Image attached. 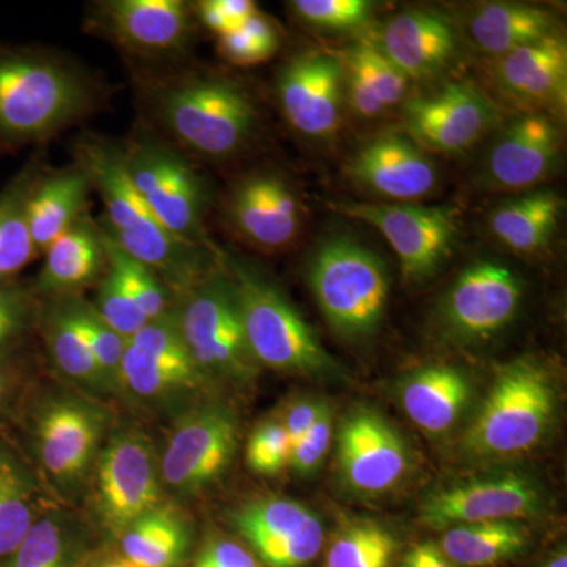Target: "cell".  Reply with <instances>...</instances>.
Returning a JSON list of instances; mask_svg holds the SVG:
<instances>
[{"label": "cell", "mask_w": 567, "mask_h": 567, "mask_svg": "<svg viewBox=\"0 0 567 567\" xmlns=\"http://www.w3.org/2000/svg\"><path fill=\"white\" fill-rule=\"evenodd\" d=\"M41 309L33 286L18 279L0 282V354L22 352L39 328Z\"/></svg>", "instance_id": "cell-40"}, {"label": "cell", "mask_w": 567, "mask_h": 567, "mask_svg": "<svg viewBox=\"0 0 567 567\" xmlns=\"http://www.w3.org/2000/svg\"><path fill=\"white\" fill-rule=\"evenodd\" d=\"M205 377L194 368L169 363L126 342L122 361V390L140 399L173 398L203 385Z\"/></svg>", "instance_id": "cell-35"}, {"label": "cell", "mask_w": 567, "mask_h": 567, "mask_svg": "<svg viewBox=\"0 0 567 567\" xmlns=\"http://www.w3.org/2000/svg\"><path fill=\"white\" fill-rule=\"evenodd\" d=\"M380 51L406 80H425L442 73L456 58V31L435 11H404L383 28Z\"/></svg>", "instance_id": "cell-22"}, {"label": "cell", "mask_w": 567, "mask_h": 567, "mask_svg": "<svg viewBox=\"0 0 567 567\" xmlns=\"http://www.w3.org/2000/svg\"><path fill=\"white\" fill-rule=\"evenodd\" d=\"M544 567H567V555L565 548L563 550L557 551Z\"/></svg>", "instance_id": "cell-51"}, {"label": "cell", "mask_w": 567, "mask_h": 567, "mask_svg": "<svg viewBox=\"0 0 567 567\" xmlns=\"http://www.w3.org/2000/svg\"><path fill=\"white\" fill-rule=\"evenodd\" d=\"M238 442V425L227 406L194 409L175 425L159 458L163 486L177 495H193L226 472Z\"/></svg>", "instance_id": "cell-12"}, {"label": "cell", "mask_w": 567, "mask_h": 567, "mask_svg": "<svg viewBox=\"0 0 567 567\" xmlns=\"http://www.w3.org/2000/svg\"><path fill=\"white\" fill-rule=\"evenodd\" d=\"M555 412V391L543 369L527 361L506 365L466 435L484 457L527 453L540 442Z\"/></svg>", "instance_id": "cell-6"}, {"label": "cell", "mask_w": 567, "mask_h": 567, "mask_svg": "<svg viewBox=\"0 0 567 567\" xmlns=\"http://www.w3.org/2000/svg\"><path fill=\"white\" fill-rule=\"evenodd\" d=\"M349 174L358 185L394 200H415L434 192L439 174L423 148L410 137L380 136L350 159Z\"/></svg>", "instance_id": "cell-21"}, {"label": "cell", "mask_w": 567, "mask_h": 567, "mask_svg": "<svg viewBox=\"0 0 567 567\" xmlns=\"http://www.w3.org/2000/svg\"><path fill=\"white\" fill-rule=\"evenodd\" d=\"M281 47L278 25L262 11H256L237 31L219 37V55L235 66H254L270 61Z\"/></svg>", "instance_id": "cell-41"}, {"label": "cell", "mask_w": 567, "mask_h": 567, "mask_svg": "<svg viewBox=\"0 0 567 567\" xmlns=\"http://www.w3.org/2000/svg\"><path fill=\"white\" fill-rule=\"evenodd\" d=\"M495 121V104L468 82L416 96L404 107L410 140L423 151L447 155L472 148Z\"/></svg>", "instance_id": "cell-13"}, {"label": "cell", "mask_w": 567, "mask_h": 567, "mask_svg": "<svg viewBox=\"0 0 567 567\" xmlns=\"http://www.w3.org/2000/svg\"><path fill=\"white\" fill-rule=\"evenodd\" d=\"M539 506V492L527 477L516 475L486 477L446 488L424 503L421 516L434 528L513 522L527 517Z\"/></svg>", "instance_id": "cell-19"}, {"label": "cell", "mask_w": 567, "mask_h": 567, "mask_svg": "<svg viewBox=\"0 0 567 567\" xmlns=\"http://www.w3.org/2000/svg\"><path fill=\"white\" fill-rule=\"evenodd\" d=\"M80 539L69 518L44 513L0 567H73Z\"/></svg>", "instance_id": "cell-36"}, {"label": "cell", "mask_w": 567, "mask_h": 567, "mask_svg": "<svg viewBox=\"0 0 567 567\" xmlns=\"http://www.w3.org/2000/svg\"><path fill=\"white\" fill-rule=\"evenodd\" d=\"M276 93L295 132L311 140H330L338 133L344 99L339 59L319 51L295 55L279 71Z\"/></svg>", "instance_id": "cell-14"}, {"label": "cell", "mask_w": 567, "mask_h": 567, "mask_svg": "<svg viewBox=\"0 0 567 567\" xmlns=\"http://www.w3.org/2000/svg\"><path fill=\"white\" fill-rule=\"evenodd\" d=\"M104 87L59 52L0 43V152L43 144L102 106Z\"/></svg>", "instance_id": "cell-2"}, {"label": "cell", "mask_w": 567, "mask_h": 567, "mask_svg": "<svg viewBox=\"0 0 567 567\" xmlns=\"http://www.w3.org/2000/svg\"><path fill=\"white\" fill-rule=\"evenodd\" d=\"M395 539L371 522L349 525L328 548L327 567H391Z\"/></svg>", "instance_id": "cell-38"}, {"label": "cell", "mask_w": 567, "mask_h": 567, "mask_svg": "<svg viewBox=\"0 0 567 567\" xmlns=\"http://www.w3.org/2000/svg\"><path fill=\"white\" fill-rule=\"evenodd\" d=\"M99 567H136L128 561V559H115V561L104 563Z\"/></svg>", "instance_id": "cell-52"}, {"label": "cell", "mask_w": 567, "mask_h": 567, "mask_svg": "<svg viewBox=\"0 0 567 567\" xmlns=\"http://www.w3.org/2000/svg\"><path fill=\"white\" fill-rule=\"evenodd\" d=\"M558 33L547 10L527 3L492 2L470 20V35L488 54L503 55Z\"/></svg>", "instance_id": "cell-30"}, {"label": "cell", "mask_w": 567, "mask_h": 567, "mask_svg": "<svg viewBox=\"0 0 567 567\" xmlns=\"http://www.w3.org/2000/svg\"><path fill=\"white\" fill-rule=\"evenodd\" d=\"M43 514L35 473L0 431V561L13 554Z\"/></svg>", "instance_id": "cell-26"}, {"label": "cell", "mask_w": 567, "mask_h": 567, "mask_svg": "<svg viewBox=\"0 0 567 567\" xmlns=\"http://www.w3.org/2000/svg\"><path fill=\"white\" fill-rule=\"evenodd\" d=\"M323 402L317 401H297L295 404L287 409L286 416L282 417L284 429H286L287 436H289L290 445L292 447L303 439L306 432L312 427L322 412Z\"/></svg>", "instance_id": "cell-49"}, {"label": "cell", "mask_w": 567, "mask_h": 567, "mask_svg": "<svg viewBox=\"0 0 567 567\" xmlns=\"http://www.w3.org/2000/svg\"><path fill=\"white\" fill-rule=\"evenodd\" d=\"M145 118L182 153L226 162L249 147L259 111L238 82L183 69L140 78Z\"/></svg>", "instance_id": "cell-1"}, {"label": "cell", "mask_w": 567, "mask_h": 567, "mask_svg": "<svg viewBox=\"0 0 567 567\" xmlns=\"http://www.w3.org/2000/svg\"><path fill=\"white\" fill-rule=\"evenodd\" d=\"M221 262L233 284L246 344L256 363L293 374L338 372V364L312 328L275 284L234 257L221 254Z\"/></svg>", "instance_id": "cell-3"}, {"label": "cell", "mask_w": 567, "mask_h": 567, "mask_svg": "<svg viewBox=\"0 0 567 567\" xmlns=\"http://www.w3.org/2000/svg\"><path fill=\"white\" fill-rule=\"evenodd\" d=\"M289 6L298 20L334 32L363 28L374 10L368 0H293Z\"/></svg>", "instance_id": "cell-42"}, {"label": "cell", "mask_w": 567, "mask_h": 567, "mask_svg": "<svg viewBox=\"0 0 567 567\" xmlns=\"http://www.w3.org/2000/svg\"><path fill=\"white\" fill-rule=\"evenodd\" d=\"M309 284L336 333L346 339L374 333L390 292L385 264L375 252L352 238H330L312 256Z\"/></svg>", "instance_id": "cell-5"}, {"label": "cell", "mask_w": 567, "mask_h": 567, "mask_svg": "<svg viewBox=\"0 0 567 567\" xmlns=\"http://www.w3.org/2000/svg\"><path fill=\"white\" fill-rule=\"evenodd\" d=\"M496 74L511 99L565 115L567 47L559 32L503 55Z\"/></svg>", "instance_id": "cell-23"}, {"label": "cell", "mask_w": 567, "mask_h": 567, "mask_svg": "<svg viewBox=\"0 0 567 567\" xmlns=\"http://www.w3.org/2000/svg\"><path fill=\"white\" fill-rule=\"evenodd\" d=\"M28 379V363L22 352L0 354V431L20 410Z\"/></svg>", "instance_id": "cell-47"}, {"label": "cell", "mask_w": 567, "mask_h": 567, "mask_svg": "<svg viewBox=\"0 0 567 567\" xmlns=\"http://www.w3.org/2000/svg\"><path fill=\"white\" fill-rule=\"evenodd\" d=\"M342 480L358 494H385L404 480L409 451L401 435L374 412L347 417L339 432Z\"/></svg>", "instance_id": "cell-18"}, {"label": "cell", "mask_w": 567, "mask_h": 567, "mask_svg": "<svg viewBox=\"0 0 567 567\" xmlns=\"http://www.w3.org/2000/svg\"><path fill=\"white\" fill-rule=\"evenodd\" d=\"M194 567H260L246 548L233 540H215L204 548Z\"/></svg>", "instance_id": "cell-48"}, {"label": "cell", "mask_w": 567, "mask_h": 567, "mask_svg": "<svg viewBox=\"0 0 567 567\" xmlns=\"http://www.w3.org/2000/svg\"><path fill=\"white\" fill-rule=\"evenodd\" d=\"M96 223V221H95ZM99 226V224H96ZM102 235L104 252H106V262L112 270L118 275L123 286L126 287L133 300L147 320H155L163 317L174 308L171 305V290L164 286L162 279L158 278L151 268L145 267L125 251H122L106 234L100 229Z\"/></svg>", "instance_id": "cell-39"}, {"label": "cell", "mask_w": 567, "mask_h": 567, "mask_svg": "<svg viewBox=\"0 0 567 567\" xmlns=\"http://www.w3.org/2000/svg\"><path fill=\"white\" fill-rule=\"evenodd\" d=\"M561 212L563 200L557 193L533 192L496 207L491 215V229L507 248L535 254L554 237Z\"/></svg>", "instance_id": "cell-31"}, {"label": "cell", "mask_w": 567, "mask_h": 567, "mask_svg": "<svg viewBox=\"0 0 567 567\" xmlns=\"http://www.w3.org/2000/svg\"><path fill=\"white\" fill-rule=\"evenodd\" d=\"M235 234L262 251H282L297 240L303 207L292 185L276 173H254L235 183L226 203Z\"/></svg>", "instance_id": "cell-16"}, {"label": "cell", "mask_w": 567, "mask_h": 567, "mask_svg": "<svg viewBox=\"0 0 567 567\" xmlns=\"http://www.w3.org/2000/svg\"><path fill=\"white\" fill-rule=\"evenodd\" d=\"M44 264L33 289L40 298L76 297L99 282L106 270V252L95 219L85 213L43 252Z\"/></svg>", "instance_id": "cell-24"}, {"label": "cell", "mask_w": 567, "mask_h": 567, "mask_svg": "<svg viewBox=\"0 0 567 567\" xmlns=\"http://www.w3.org/2000/svg\"><path fill=\"white\" fill-rule=\"evenodd\" d=\"M333 439V415L330 406L324 404L312 427L303 439L292 447L289 466L301 476L311 475L323 464Z\"/></svg>", "instance_id": "cell-45"}, {"label": "cell", "mask_w": 567, "mask_h": 567, "mask_svg": "<svg viewBox=\"0 0 567 567\" xmlns=\"http://www.w3.org/2000/svg\"><path fill=\"white\" fill-rule=\"evenodd\" d=\"M121 144L126 173L164 229L185 244L216 249L205 230L207 185L185 153L148 128Z\"/></svg>", "instance_id": "cell-4"}, {"label": "cell", "mask_w": 567, "mask_h": 567, "mask_svg": "<svg viewBox=\"0 0 567 567\" xmlns=\"http://www.w3.org/2000/svg\"><path fill=\"white\" fill-rule=\"evenodd\" d=\"M66 303L74 323L80 328L82 338L102 372L107 393H117L122 390V361L128 339L104 322L95 306L82 300L80 295L66 297Z\"/></svg>", "instance_id": "cell-37"}, {"label": "cell", "mask_w": 567, "mask_h": 567, "mask_svg": "<svg viewBox=\"0 0 567 567\" xmlns=\"http://www.w3.org/2000/svg\"><path fill=\"white\" fill-rule=\"evenodd\" d=\"M95 511L114 533L159 506L162 476L151 440L137 431L112 435L96 457Z\"/></svg>", "instance_id": "cell-10"}, {"label": "cell", "mask_w": 567, "mask_h": 567, "mask_svg": "<svg viewBox=\"0 0 567 567\" xmlns=\"http://www.w3.org/2000/svg\"><path fill=\"white\" fill-rule=\"evenodd\" d=\"M561 132L544 112L514 118L492 145L487 181L498 189H528L546 181L558 162Z\"/></svg>", "instance_id": "cell-20"}, {"label": "cell", "mask_w": 567, "mask_h": 567, "mask_svg": "<svg viewBox=\"0 0 567 567\" xmlns=\"http://www.w3.org/2000/svg\"><path fill=\"white\" fill-rule=\"evenodd\" d=\"M527 540V532L514 522H483L451 527L442 537L440 550L454 565L484 567L514 557L524 550Z\"/></svg>", "instance_id": "cell-34"}, {"label": "cell", "mask_w": 567, "mask_h": 567, "mask_svg": "<svg viewBox=\"0 0 567 567\" xmlns=\"http://www.w3.org/2000/svg\"><path fill=\"white\" fill-rule=\"evenodd\" d=\"M47 169L37 153L0 193V282L14 281L39 257L29 229V200Z\"/></svg>", "instance_id": "cell-28"}, {"label": "cell", "mask_w": 567, "mask_h": 567, "mask_svg": "<svg viewBox=\"0 0 567 567\" xmlns=\"http://www.w3.org/2000/svg\"><path fill=\"white\" fill-rule=\"evenodd\" d=\"M522 297L520 278L509 267L477 262L465 268L451 287L443 316L458 338L487 339L511 323Z\"/></svg>", "instance_id": "cell-17"}, {"label": "cell", "mask_w": 567, "mask_h": 567, "mask_svg": "<svg viewBox=\"0 0 567 567\" xmlns=\"http://www.w3.org/2000/svg\"><path fill=\"white\" fill-rule=\"evenodd\" d=\"M192 6L196 22H199L205 31L215 33L218 39L237 31L245 21L259 11L251 0H200Z\"/></svg>", "instance_id": "cell-46"}, {"label": "cell", "mask_w": 567, "mask_h": 567, "mask_svg": "<svg viewBox=\"0 0 567 567\" xmlns=\"http://www.w3.org/2000/svg\"><path fill=\"white\" fill-rule=\"evenodd\" d=\"M334 208L374 226L393 248L402 274L409 279L434 275L456 245L457 213L450 207L349 203Z\"/></svg>", "instance_id": "cell-11"}, {"label": "cell", "mask_w": 567, "mask_h": 567, "mask_svg": "<svg viewBox=\"0 0 567 567\" xmlns=\"http://www.w3.org/2000/svg\"><path fill=\"white\" fill-rule=\"evenodd\" d=\"M95 309L104 322L114 328L123 338H133L148 322L140 306L133 300L121 278L106 262V270L99 281Z\"/></svg>", "instance_id": "cell-43"}, {"label": "cell", "mask_w": 567, "mask_h": 567, "mask_svg": "<svg viewBox=\"0 0 567 567\" xmlns=\"http://www.w3.org/2000/svg\"><path fill=\"white\" fill-rule=\"evenodd\" d=\"M48 352L63 375L100 393H107L102 372L71 317L66 298L48 300L41 309L40 324Z\"/></svg>", "instance_id": "cell-33"}, {"label": "cell", "mask_w": 567, "mask_h": 567, "mask_svg": "<svg viewBox=\"0 0 567 567\" xmlns=\"http://www.w3.org/2000/svg\"><path fill=\"white\" fill-rule=\"evenodd\" d=\"M85 25L134 61L177 65L192 47L196 18L183 0H100L89 7Z\"/></svg>", "instance_id": "cell-8"}, {"label": "cell", "mask_w": 567, "mask_h": 567, "mask_svg": "<svg viewBox=\"0 0 567 567\" xmlns=\"http://www.w3.org/2000/svg\"><path fill=\"white\" fill-rule=\"evenodd\" d=\"M28 424L44 475L65 491L80 486L99 457L106 427L103 410L74 395H55L33 406Z\"/></svg>", "instance_id": "cell-9"}, {"label": "cell", "mask_w": 567, "mask_h": 567, "mask_svg": "<svg viewBox=\"0 0 567 567\" xmlns=\"http://www.w3.org/2000/svg\"><path fill=\"white\" fill-rule=\"evenodd\" d=\"M188 544V525L167 506L137 518L122 535L123 555L136 567H177Z\"/></svg>", "instance_id": "cell-32"}, {"label": "cell", "mask_w": 567, "mask_h": 567, "mask_svg": "<svg viewBox=\"0 0 567 567\" xmlns=\"http://www.w3.org/2000/svg\"><path fill=\"white\" fill-rule=\"evenodd\" d=\"M341 63L347 99L360 117H379L405 99L409 80L379 48L354 47Z\"/></svg>", "instance_id": "cell-29"}, {"label": "cell", "mask_w": 567, "mask_h": 567, "mask_svg": "<svg viewBox=\"0 0 567 567\" xmlns=\"http://www.w3.org/2000/svg\"><path fill=\"white\" fill-rule=\"evenodd\" d=\"M177 301L175 322L205 379L246 380L254 374L256 360L246 344L233 284L221 260Z\"/></svg>", "instance_id": "cell-7"}, {"label": "cell", "mask_w": 567, "mask_h": 567, "mask_svg": "<svg viewBox=\"0 0 567 567\" xmlns=\"http://www.w3.org/2000/svg\"><path fill=\"white\" fill-rule=\"evenodd\" d=\"M92 186L76 164L44 171L29 200V229L37 254H43L85 215Z\"/></svg>", "instance_id": "cell-25"}, {"label": "cell", "mask_w": 567, "mask_h": 567, "mask_svg": "<svg viewBox=\"0 0 567 567\" xmlns=\"http://www.w3.org/2000/svg\"><path fill=\"white\" fill-rule=\"evenodd\" d=\"M416 567H456L434 544H420L406 554Z\"/></svg>", "instance_id": "cell-50"}, {"label": "cell", "mask_w": 567, "mask_h": 567, "mask_svg": "<svg viewBox=\"0 0 567 567\" xmlns=\"http://www.w3.org/2000/svg\"><path fill=\"white\" fill-rule=\"evenodd\" d=\"M290 453L292 445L282 421L271 417L257 425L249 436L246 462L257 475L276 476L289 465Z\"/></svg>", "instance_id": "cell-44"}, {"label": "cell", "mask_w": 567, "mask_h": 567, "mask_svg": "<svg viewBox=\"0 0 567 567\" xmlns=\"http://www.w3.org/2000/svg\"><path fill=\"white\" fill-rule=\"evenodd\" d=\"M402 406L406 416L429 432L450 431L470 399V383L461 371L447 365H432L410 377L402 388Z\"/></svg>", "instance_id": "cell-27"}, {"label": "cell", "mask_w": 567, "mask_h": 567, "mask_svg": "<svg viewBox=\"0 0 567 567\" xmlns=\"http://www.w3.org/2000/svg\"><path fill=\"white\" fill-rule=\"evenodd\" d=\"M234 525L268 567H303L322 550L315 511L282 496H264L234 513Z\"/></svg>", "instance_id": "cell-15"}]
</instances>
